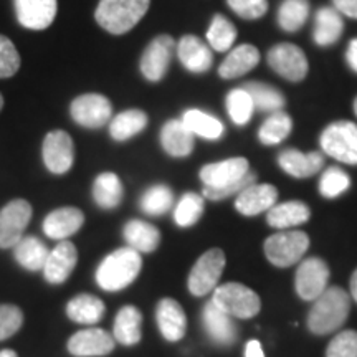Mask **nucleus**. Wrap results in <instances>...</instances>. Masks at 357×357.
I'll return each mask as SVG.
<instances>
[{
    "instance_id": "nucleus-27",
    "label": "nucleus",
    "mask_w": 357,
    "mask_h": 357,
    "mask_svg": "<svg viewBox=\"0 0 357 357\" xmlns=\"http://www.w3.org/2000/svg\"><path fill=\"white\" fill-rule=\"evenodd\" d=\"M344 24L342 17L336 8L323 7L316 13L314 30H312V38L319 47H329L341 38Z\"/></svg>"
},
{
    "instance_id": "nucleus-28",
    "label": "nucleus",
    "mask_w": 357,
    "mask_h": 357,
    "mask_svg": "<svg viewBox=\"0 0 357 357\" xmlns=\"http://www.w3.org/2000/svg\"><path fill=\"white\" fill-rule=\"evenodd\" d=\"M142 314L136 306H123L114 319V339L124 346H134L141 341Z\"/></svg>"
},
{
    "instance_id": "nucleus-5",
    "label": "nucleus",
    "mask_w": 357,
    "mask_h": 357,
    "mask_svg": "<svg viewBox=\"0 0 357 357\" xmlns=\"http://www.w3.org/2000/svg\"><path fill=\"white\" fill-rule=\"evenodd\" d=\"M263 248L271 265L288 268L305 257L310 248V236L300 230H284L268 236Z\"/></svg>"
},
{
    "instance_id": "nucleus-41",
    "label": "nucleus",
    "mask_w": 357,
    "mask_h": 357,
    "mask_svg": "<svg viewBox=\"0 0 357 357\" xmlns=\"http://www.w3.org/2000/svg\"><path fill=\"white\" fill-rule=\"evenodd\" d=\"M204 213V197L194 192H187L178 200L176 211H174V220L178 227H192L200 220Z\"/></svg>"
},
{
    "instance_id": "nucleus-17",
    "label": "nucleus",
    "mask_w": 357,
    "mask_h": 357,
    "mask_svg": "<svg viewBox=\"0 0 357 357\" xmlns=\"http://www.w3.org/2000/svg\"><path fill=\"white\" fill-rule=\"evenodd\" d=\"M114 349V336L105 329H83L70 337L68 351L77 357L106 356Z\"/></svg>"
},
{
    "instance_id": "nucleus-29",
    "label": "nucleus",
    "mask_w": 357,
    "mask_h": 357,
    "mask_svg": "<svg viewBox=\"0 0 357 357\" xmlns=\"http://www.w3.org/2000/svg\"><path fill=\"white\" fill-rule=\"evenodd\" d=\"M124 238L129 247L136 252L151 253L159 247L160 231L147 222L131 220L124 227Z\"/></svg>"
},
{
    "instance_id": "nucleus-26",
    "label": "nucleus",
    "mask_w": 357,
    "mask_h": 357,
    "mask_svg": "<svg viewBox=\"0 0 357 357\" xmlns=\"http://www.w3.org/2000/svg\"><path fill=\"white\" fill-rule=\"evenodd\" d=\"M310 215L311 211L305 202L291 200V202H283L271 207L266 213V222L273 229L287 230L307 222L310 220Z\"/></svg>"
},
{
    "instance_id": "nucleus-48",
    "label": "nucleus",
    "mask_w": 357,
    "mask_h": 357,
    "mask_svg": "<svg viewBox=\"0 0 357 357\" xmlns=\"http://www.w3.org/2000/svg\"><path fill=\"white\" fill-rule=\"evenodd\" d=\"M334 8L341 13H344L346 17L357 20V0H333Z\"/></svg>"
},
{
    "instance_id": "nucleus-10",
    "label": "nucleus",
    "mask_w": 357,
    "mask_h": 357,
    "mask_svg": "<svg viewBox=\"0 0 357 357\" xmlns=\"http://www.w3.org/2000/svg\"><path fill=\"white\" fill-rule=\"evenodd\" d=\"M32 218V205L15 199L0 211V248H12L24 238V231Z\"/></svg>"
},
{
    "instance_id": "nucleus-13",
    "label": "nucleus",
    "mask_w": 357,
    "mask_h": 357,
    "mask_svg": "<svg viewBox=\"0 0 357 357\" xmlns=\"http://www.w3.org/2000/svg\"><path fill=\"white\" fill-rule=\"evenodd\" d=\"M43 162L53 174L68 172L75 160V147L70 134L65 131H52L47 134L42 147Z\"/></svg>"
},
{
    "instance_id": "nucleus-15",
    "label": "nucleus",
    "mask_w": 357,
    "mask_h": 357,
    "mask_svg": "<svg viewBox=\"0 0 357 357\" xmlns=\"http://www.w3.org/2000/svg\"><path fill=\"white\" fill-rule=\"evenodd\" d=\"M20 25L30 30H45L56 17V0H13Z\"/></svg>"
},
{
    "instance_id": "nucleus-51",
    "label": "nucleus",
    "mask_w": 357,
    "mask_h": 357,
    "mask_svg": "<svg viewBox=\"0 0 357 357\" xmlns=\"http://www.w3.org/2000/svg\"><path fill=\"white\" fill-rule=\"evenodd\" d=\"M351 296L354 298V301L357 303V270L351 276Z\"/></svg>"
},
{
    "instance_id": "nucleus-46",
    "label": "nucleus",
    "mask_w": 357,
    "mask_h": 357,
    "mask_svg": "<svg viewBox=\"0 0 357 357\" xmlns=\"http://www.w3.org/2000/svg\"><path fill=\"white\" fill-rule=\"evenodd\" d=\"M227 3L245 20H257L268 12V0H227Z\"/></svg>"
},
{
    "instance_id": "nucleus-16",
    "label": "nucleus",
    "mask_w": 357,
    "mask_h": 357,
    "mask_svg": "<svg viewBox=\"0 0 357 357\" xmlns=\"http://www.w3.org/2000/svg\"><path fill=\"white\" fill-rule=\"evenodd\" d=\"M278 200V190L271 184H252L236 195L235 208L242 215L253 217L268 212Z\"/></svg>"
},
{
    "instance_id": "nucleus-52",
    "label": "nucleus",
    "mask_w": 357,
    "mask_h": 357,
    "mask_svg": "<svg viewBox=\"0 0 357 357\" xmlns=\"http://www.w3.org/2000/svg\"><path fill=\"white\" fill-rule=\"evenodd\" d=\"M0 357H19V356H17L15 351L3 349V351H0Z\"/></svg>"
},
{
    "instance_id": "nucleus-12",
    "label": "nucleus",
    "mask_w": 357,
    "mask_h": 357,
    "mask_svg": "<svg viewBox=\"0 0 357 357\" xmlns=\"http://www.w3.org/2000/svg\"><path fill=\"white\" fill-rule=\"evenodd\" d=\"M176 42L169 35H159L146 47L141 56V73L149 82H160L171 65Z\"/></svg>"
},
{
    "instance_id": "nucleus-33",
    "label": "nucleus",
    "mask_w": 357,
    "mask_h": 357,
    "mask_svg": "<svg viewBox=\"0 0 357 357\" xmlns=\"http://www.w3.org/2000/svg\"><path fill=\"white\" fill-rule=\"evenodd\" d=\"M182 121L190 129L194 136H200L204 139L217 141L223 136V124L215 116L205 113L200 109H189L182 116Z\"/></svg>"
},
{
    "instance_id": "nucleus-36",
    "label": "nucleus",
    "mask_w": 357,
    "mask_h": 357,
    "mask_svg": "<svg viewBox=\"0 0 357 357\" xmlns=\"http://www.w3.org/2000/svg\"><path fill=\"white\" fill-rule=\"evenodd\" d=\"M247 89L248 95L252 96L253 105H255L257 109L266 111V113H275V111H281L284 106V96L281 95L278 89L270 86V84L265 83H247L243 86Z\"/></svg>"
},
{
    "instance_id": "nucleus-22",
    "label": "nucleus",
    "mask_w": 357,
    "mask_h": 357,
    "mask_svg": "<svg viewBox=\"0 0 357 357\" xmlns=\"http://www.w3.org/2000/svg\"><path fill=\"white\" fill-rule=\"evenodd\" d=\"M195 136L182 119H172L160 131V144L172 158H187L194 151Z\"/></svg>"
},
{
    "instance_id": "nucleus-44",
    "label": "nucleus",
    "mask_w": 357,
    "mask_h": 357,
    "mask_svg": "<svg viewBox=\"0 0 357 357\" xmlns=\"http://www.w3.org/2000/svg\"><path fill=\"white\" fill-rule=\"evenodd\" d=\"M20 68V55L15 45L0 35V78H10Z\"/></svg>"
},
{
    "instance_id": "nucleus-14",
    "label": "nucleus",
    "mask_w": 357,
    "mask_h": 357,
    "mask_svg": "<svg viewBox=\"0 0 357 357\" xmlns=\"http://www.w3.org/2000/svg\"><path fill=\"white\" fill-rule=\"evenodd\" d=\"M250 172V164L245 158H230L220 162L207 164L200 169V181L208 189H222L235 184Z\"/></svg>"
},
{
    "instance_id": "nucleus-8",
    "label": "nucleus",
    "mask_w": 357,
    "mask_h": 357,
    "mask_svg": "<svg viewBox=\"0 0 357 357\" xmlns=\"http://www.w3.org/2000/svg\"><path fill=\"white\" fill-rule=\"evenodd\" d=\"M70 113L79 126L100 129L108 124L113 116V106L106 96L98 95V93H86V95L75 98L70 106Z\"/></svg>"
},
{
    "instance_id": "nucleus-3",
    "label": "nucleus",
    "mask_w": 357,
    "mask_h": 357,
    "mask_svg": "<svg viewBox=\"0 0 357 357\" xmlns=\"http://www.w3.org/2000/svg\"><path fill=\"white\" fill-rule=\"evenodd\" d=\"M151 0H100L96 22L113 35H123L134 29L149 8Z\"/></svg>"
},
{
    "instance_id": "nucleus-11",
    "label": "nucleus",
    "mask_w": 357,
    "mask_h": 357,
    "mask_svg": "<svg viewBox=\"0 0 357 357\" xmlns=\"http://www.w3.org/2000/svg\"><path fill=\"white\" fill-rule=\"evenodd\" d=\"M328 281L329 268L326 261L312 257L306 258L298 268L294 287H296V293L300 294L301 300L314 301L328 289Z\"/></svg>"
},
{
    "instance_id": "nucleus-39",
    "label": "nucleus",
    "mask_w": 357,
    "mask_h": 357,
    "mask_svg": "<svg viewBox=\"0 0 357 357\" xmlns=\"http://www.w3.org/2000/svg\"><path fill=\"white\" fill-rule=\"evenodd\" d=\"M225 106L230 119L235 124H238V126H245V124L252 119L253 111H255V105H253L252 96H250L247 89L243 88L231 89L225 98Z\"/></svg>"
},
{
    "instance_id": "nucleus-25",
    "label": "nucleus",
    "mask_w": 357,
    "mask_h": 357,
    "mask_svg": "<svg viewBox=\"0 0 357 357\" xmlns=\"http://www.w3.org/2000/svg\"><path fill=\"white\" fill-rule=\"evenodd\" d=\"M278 164L288 176L296 178L311 177L321 171L324 164L323 154L319 153H301L296 149H287L278 155Z\"/></svg>"
},
{
    "instance_id": "nucleus-40",
    "label": "nucleus",
    "mask_w": 357,
    "mask_h": 357,
    "mask_svg": "<svg viewBox=\"0 0 357 357\" xmlns=\"http://www.w3.org/2000/svg\"><path fill=\"white\" fill-rule=\"evenodd\" d=\"M174 204V194L167 185L149 187L141 197V208L147 215H164Z\"/></svg>"
},
{
    "instance_id": "nucleus-18",
    "label": "nucleus",
    "mask_w": 357,
    "mask_h": 357,
    "mask_svg": "<svg viewBox=\"0 0 357 357\" xmlns=\"http://www.w3.org/2000/svg\"><path fill=\"white\" fill-rule=\"evenodd\" d=\"M78 261V252L71 242H61L48 253L47 263L43 266L45 278L48 283L60 284L68 280L71 271L75 270V265Z\"/></svg>"
},
{
    "instance_id": "nucleus-20",
    "label": "nucleus",
    "mask_w": 357,
    "mask_h": 357,
    "mask_svg": "<svg viewBox=\"0 0 357 357\" xmlns=\"http://www.w3.org/2000/svg\"><path fill=\"white\" fill-rule=\"evenodd\" d=\"M155 318H158L159 331L167 341L176 342L185 336L187 318L182 306L176 300L164 298L159 301L158 310H155Z\"/></svg>"
},
{
    "instance_id": "nucleus-6",
    "label": "nucleus",
    "mask_w": 357,
    "mask_h": 357,
    "mask_svg": "<svg viewBox=\"0 0 357 357\" xmlns=\"http://www.w3.org/2000/svg\"><path fill=\"white\" fill-rule=\"evenodd\" d=\"M319 144L329 158L357 166V124L351 121L331 123L321 132Z\"/></svg>"
},
{
    "instance_id": "nucleus-49",
    "label": "nucleus",
    "mask_w": 357,
    "mask_h": 357,
    "mask_svg": "<svg viewBox=\"0 0 357 357\" xmlns=\"http://www.w3.org/2000/svg\"><path fill=\"white\" fill-rule=\"evenodd\" d=\"M346 61L349 68L357 73V38H352L346 50Z\"/></svg>"
},
{
    "instance_id": "nucleus-50",
    "label": "nucleus",
    "mask_w": 357,
    "mask_h": 357,
    "mask_svg": "<svg viewBox=\"0 0 357 357\" xmlns=\"http://www.w3.org/2000/svg\"><path fill=\"white\" fill-rule=\"evenodd\" d=\"M245 357H265V354H263L261 351L260 342H258L257 339L247 342V347H245Z\"/></svg>"
},
{
    "instance_id": "nucleus-2",
    "label": "nucleus",
    "mask_w": 357,
    "mask_h": 357,
    "mask_svg": "<svg viewBox=\"0 0 357 357\" xmlns=\"http://www.w3.org/2000/svg\"><path fill=\"white\" fill-rule=\"evenodd\" d=\"M141 265V255L136 250L131 247L114 250L98 266V284L106 291H121L137 278Z\"/></svg>"
},
{
    "instance_id": "nucleus-45",
    "label": "nucleus",
    "mask_w": 357,
    "mask_h": 357,
    "mask_svg": "<svg viewBox=\"0 0 357 357\" xmlns=\"http://www.w3.org/2000/svg\"><path fill=\"white\" fill-rule=\"evenodd\" d=\"M24 323V314L15 305H0V341L13 336Z\"/></svg>"
},
{
    "instance_id": "nucleus-4",
    "label": "nucleus",
    "mask_w": 357,
    "mask_h": 357,
    "mask_svg": "<svg viewBox=\"0 0 357 357\" xmlns=\"http://www.w3.org/2000/svg\"><path fill=\"white\" fill-rule=\"evenodd\" d=\"M212 303L231 318L248 319L261 310L260 296L240 283H225L213 289Z\"/></svg>"
},
{
    "instance_id": "nucleus-37",
    "label": "nucleus",
    "mask_w": 357,
    "mask_h": 357,
    "mask_svg": "<svg viewBox=\"0 0 357 357\" xmlns=\"http://www.w3.org/2000/svg\"><path fill=\"white\" fill-rule=\"evenodd\" d=\"M310 15L307 0H283L278 8V24L284 32L300 30Z\"/></svg>"
},
{
    "instance_id": "nucleus-42",
    "label": "nucleus",
    "mask_w": 357,
    "mask_h": 357,
    "mask_svg": "<svg viewBox=\"0 0 357 357\" xmlns=\"http://www.w3.org/2000/svg\"><path fill=\"white\" fill-rule=\"evenodd\" d=\"M351 187V178L339 167H329L319 178V194L326 199H336Z\"/></svg>"
},
{
    "instance_id": "nucleus-30",
    "label": "nucleus",
    "mask_w": 357,
    "mask_h": 357,
    "mask_svg": "<svg viewBox=\"0 0 357 357\" xmlns=\"http://www.w3.org/2000/svg\"><path fill=\"white\" fill-rule=\"evenodd\" d=\"M105 303L93 294H79L66 306V314L71 321L82 324H95L105 316Z\"/></svg>"
},
{
    "instance_id": "nucleus-32",
    "label": "nucleus",
    "mask_w": 357,
    "mask_h": 357,
    "mask_svg": "<svg viewBox=\"0 0 357 357\" xmlns=\"http://www.w3.org/2000/svg\"><path fill=\"white\" fill-rule=\"evenodd\" d=\"M147 126V114L141 109H128L114 116L109 123V134L114 141H128Z\"/></svg>"
},
{
    "instance_id": "nucleus-31",
    "label": "nucleus",
    "mask_w": 357,
    "mask_h": 357,
    "mask_svg": "<svg viewBox=\"0 0 357 357\" xmlns=\"http://www.w3.org/2000/svg\"><path fill=\"white\" fill-rule=\"evenodd\" d=\"M93 199L101 208H116L123 200L121 178L114 172H102L93 184Z\"/></svg>"
},
{
    "instance_id": "nucleus-7",
    "label": "nucleus",
    "mask_w": 357,
    "mask_h": 357,
    "mask_svg": "<svg viewBox=\"0 0 357 357\" xmlns=\"http://www.w3.org/2000/svg\"><path fill=\"white\" fill-rule=\"evenodd\" d=\"M225 253L220 248L207 250L202 257L195 261L189 275V291L194 296H205L207 293L217 288L218 280L225 270Z\"/></svg>"
},
{
    "instance_id": "nucleus-47",
    "label": "nucleus",
    "mask_w": 357,
    "mask_h": 357,
    "mask_svg": "<svg viewBox=\"0 0 357 357\" xmlns=\"http://www.w3.org/2000/svg\"><path fill=\"white\" fill-rule=\"evenodd\" d=\"M257 182V174L248 172L243 178H240L238 182L235 184H230L227 187H222V189H208V187H204V197L211 199V200H223L227 197H231V195H238L240 192L247 189L248 185L255 184Z\"/></svg>"
},
{
    "instance_id": "nucleus-9",
    "label": "nucleus",
    "mask_w": 357,
    "mask_h": 357,
    "mask_svg": "<svg viewBox=\"0 0 357 357\" xmlns=\"http://www.w3.org/2000/svg\"><path fill=\"white\" fill-rule=\"evenodd\" d=\"M268 65L275 73L288 82H301L307 75V58L300 47L293 43L275 45L268 52Z\"/></svg>"
},
{
    "instance_id": "nucleus-1",
    "label": "nucleus",
    "mask_w": 357,
    "mask_h": 357,
    "mask_svg": "<svg viewBox=\"0 0 357 357\" xmlns=\"http://www.w3.org/2000/svg\"><path fill=\"white\" fill-rule=\"evenodd\" d=\"M349 310V294L339 287L328 288L314 300V305L307 314V328L312 334H318V336L337 331L346 323Z\"/></svg>"
},
{
    "instance_id": "nucleus-53",
    "label": "nucleus",
    "mask_w": 357,
    "mask_h": 357,
    "mask_svg": "<svg viewBox=\"0 0 357 357\" xmlns=\"http://www.w3.org/2000/svg\"><path fill=\"white\" fill-rule=\"evenodd\" d=\"M2 108H3V98L0 95V111H2Z\"/></svg>"
},
{
    "instance_id": "nucleus-24",
    "label": "nucleus",
    "mask_w": 357,
    "mask_h": 357,
    "mask_svg": "<svg viewBox=\"0 0 357 357\" xmlns=\"http://www.w3.org/2000/svg\"><path fill=\"white\" fill-rule=\"evenodd\" d=\"M260 63V52L253 45H240L231 50L227 55L225 60L222 61L220 68H218V75L223 79H234L247 75L248 71L257 68Z\"/></svg>"
},
{
    "instance_id": "nucleus-35",
    "label": "nucleus",
    "mask_w": 357,
    "mask_h": 357,
    "mask_svg": "<svg viewBox=\"0 0 357 357\" xmlns=\"http://www.w3.org/2000/svg\"><path fill=\"white\" fill-rule=\"evenodd\" d=\"M291 129L293 121L289 114L284 113V111H275L261 124L260 131H258V139L265 146H276L287 139Z\"/></svg>"
},
{
    "instance_id": "nucleus-43",
    "label": "nucleus",
    "mask_w": 357,
    "mask_h": 357,
    "mask_svg": "<svg viewBox=\"0 0 357 357\" xmlns=\"http://www.w3.org/2000/svg\"><path fill=\"white\" fill-rule=\"evenodd\" d=\"M326 357H357V331L346 329L329 342Z\"/></svg>"
},
{
    "instance_id": "nucleus-34",
    "label": "nucleus",
    "mask_w": 357,
    "mask_h": 357,
    "mask_svg": "<svg viewBox=\"0 0 357 357\" xmlns=\"http://www.w3.org/2000/svg\"><path fill=\"white\" fill-rule=\"evenodd\" d=\"M48 248L43 242H40L35 236H25L15 245V258L22 266L30 271L43 270L48 258Z\"/></svg>"
},
{
    "instance_id": "nucleus-21",
    "label": "nucleus",
    "mask_w": 357,
    "mask_h": 357,
    "mask_svg": "<svg viewBox=\"0 0 357 357\" xmlns=\"http://www.w3.org/2000/svg\"><path fill=\"white\" fill-rule=\"evenodd\" d=\"M84 222V215L79 208L75 207H63L56 208L52 213H48L43 222L45 235L50 236L53 240L68 238L73 234L82 229Z\"/></svg>"
},
{
    "instance_id": "nucleus-19",
    "label": "nucleus",
    "mask_w": 357,
    "mask_h": 357,
    "mask_svg": "<svg viewBox=\"0 0 357 357\" xmlns=\"http://www.w3.org/2000/svg\"><path fill=\"white\" fill-rule=\"evenodd\" d=\"M177 55L181 63L192 73H205L211 70L213 63V55L208 43L195 37V35H184L177 43Z\"/></svg>"
},
{
    "instance_id": "nucleus-38",
    "label": "nucleus",
    "mask_w": 357,
    "mask_h": 357,
    "mask_svg": "<svg viewBox=\"0 0 357 357\" xmlns=\"http://www.w3.org/2000/svg\"><path fill=\"white\" fill-rule=\"evenodd\" d=\"M236 40V29L223 15H215L207 30V43L215 52H229Z\"/></svg>"
},
{
    "instance_id": "nucleus-54",
    "label": "nucleus",
    "mask_w": 357,
    "mask_h": 357,
    "mask_svg": "<svg viewBox=\"0 0 357 357\" xmlns=\"http://www.w3.org/2000/svg\"><path fill=\"white\" fill-rule=\"evenodd\" d=\"M354 113L357 116V96H356V100H354Z\"/></svg>"
},
{
    "instance_id": "nucleus-23",
    "label": "nucleus",
    "mask_w": 357,
    "mask_h": 357,
    "mask_svg": "<svg viewBox=\"0 0 357 357\" xmlns=\"http://www.w3.org/2000/svg\"><path fill=\"white\" fill-rule=\"evenodd\" d=\"M202 318L205 331H207L213 342H217L220 346L234 344L236 339V328L231 316L223 312L222 310H218L211 301L205 305Z\"/></svg>"
}]
</instances>
